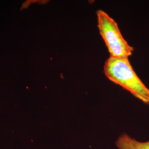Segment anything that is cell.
I'll return each mask as SVG.
<instances>
[{"label": "cell", "mask_w": 149, "mask_h": 149, "mask_svg": "<svg viewBox=\"0 0 149 149\" xmlns=\"http://www.w3.org/2000/svg\"><path fill=\"white\" fill-rule=\"evenodd\" d=\"M104 74L107 79L120 86L134 97L149 104V89L134 71L128 58L109 57L104 65Z\"/></svg>", "instance_id": "6da1fadb"}, {"label": "cell", "mask_w": 149, "mask_h": 149, "mask_svg": "<svg viewBox=\"0 0 149 149\" xmlns=\"http://www.w3.org/2000/svg\"><path fill=\"white\" fill-rule=\"evenodd\" d=\"M115 145L118 149H149V141H139L125 133L119 135Z\"/></svg>", "instance_id": "3957f363"}, {"label": "cell", "mask_w": 149, "mask_h": 149, "mask_svg": "<svg viewBox=\"0 0 149 149\" xmlns=\"http://www.w3.org/2000/svg\"><path fill=\"white\" fill-rule=\"evenodd\" d=\"M97 17L99 32L110 54V57L129 59L133 53L134 48L123 37L117 22L102 10L97 11Z\"/></svg>", "instance_id": "7a4b0ae2"}]
</instances>
